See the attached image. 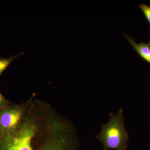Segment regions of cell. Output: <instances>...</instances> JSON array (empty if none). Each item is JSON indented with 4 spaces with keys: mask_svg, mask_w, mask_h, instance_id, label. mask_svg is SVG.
Masks as SVG:
<instances>
[{
    "mask_svg": "<svg viewBox=\"0 0 150 150\" xmlns=\"http://www.w3.org/2000/svg\"><path fill=\"white\" fill-rule=\"evenodd\" d=\"M139 7L143 12L146 19L150 25V6L145 3H142L139 5Z\"/></svg>",
    "mask_w": 150,
    "mask_h": 150,
    "instance_id": "8992f818",
    "label": "cell"
},
{
    "mask_svg": "<svg viewBox=\"0 0 150 150\" xmlns=\"http://www.w3.org/2000/svg\"><path fill=\"white\" fill-rule=\"evenodd\" d=\"M18 56H19V55L9 58H2L0 57V76L9 66L11 63L13 62V60L17 58Z\"/></svg>",
    "mask_w": 150,
    "mask_h": 150,
    "instance_id": "5b68a950",
    "label": "cell"
},
{
    "mask_svg": "<svg viewBox=\"0 0 150 150\" xmlns=\"http://www.w3.org/2000/svg\"><path fill=\"white\" fill-rule=\"evenodd\" d=\"M63 126L56 125L50 137L37 139L38 127L31 119H25L13 131L0 135V150H77Z\"/></svg>",
    "mask_w": 150,
    "mask_h": 150,
    "instance_id": "6da1fadb",
    "label": "cell"
},
{
    "mask_svg": "<svg viewBox=\"0 0 150 150\" xmlns=\"http://www.w3.org/2000/svg\"><path fill=\"white\" fill-rule=\"evenodd\" d=\"M22 112L16 108L6 109L0 114V128L3 132H8L16 129L21 119Z\"/></svg>",
    "mask_w": 150,
    "mask_h": 150,
    "instance_id": "3957f363",
    "label": "cell"
},
{
    "mask_svg": "<svg viewBox=\"0 0 150 150\" xmlns=\"http://www.w3.org/2000/svg\"><path fill=\"white\" fill-rule=\"evenodd\" d=\"M123 34L127 41L133 47L134 51L150 65V40L147 43L143 42L137 43L135 42L134 38L131 37L125 32Z\"/></svg>",
    "mask_w": 150,
    "mask_h": 150,
    "instance_id": "277c9868",
    "label": "cell"
},
{
    "mask_svg": "<svg viewBox=\"0 0 150 150\" xmlns=\"http://www.w3.org/2000/svg\"><path fill=\"white\" fill-rule=\"evenodd\" d=\"M123 109L111 113L109 121L102 125L96 137L103 145V150H125L128 147L129 135L124 125Z\"/></svg>",
    "mask_w": 150,
    "mask_h": 150,
    "instance_id": "7a4b0ae2",
    "label": "cell"
},
{
    "mask_svg": "<svg viewBox=\"0 0 150 150\" xmlns=\"http://www.w3.org/2000/svg\"><path fill=\"white\" fill-rule=\"evenodd\" d=\"M4 99L3 96L0 93V105L2 104L3 102H4Z\"/></svg>",
    "mask_w": 150,
    "mask_h": 150,
    "instance_id": "52a82bcc",
    "label": "cell"
}]
</instances>
